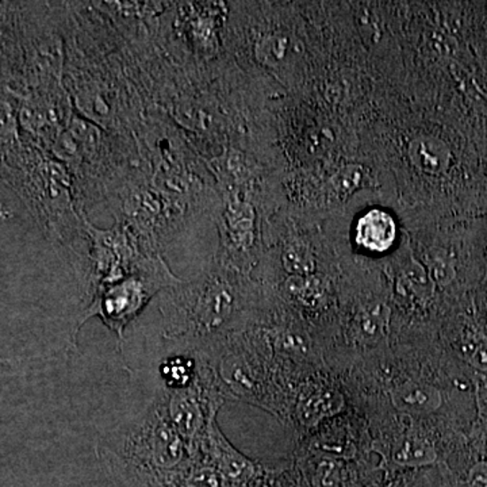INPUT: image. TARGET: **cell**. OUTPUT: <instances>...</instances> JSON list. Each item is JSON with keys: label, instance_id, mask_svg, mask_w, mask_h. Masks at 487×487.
I'll return each instance as SVG.
<instances>
[{"label": "cell", "instance_id": "cell-20", "mask_svg": "<svg viewBox=\"0 0 487 487\" xmlns=\"http://www.w3.org/2000/svg\"><path fill=\"white\" fill-rule=\"evenodd\" d=\"M317 483L320 487H336L337 484V470L332 463H322L317 471Z\"/></svg>", "mask_w": 487, "mask_h": 487}, {"label": "cell", "instance_id": "cell-18", "mask_svg": "<svg viewBox=\"0 0 487 487\" xmlns=\"http://www.w3.org/2000/svg\"><path fill=\"white\" fill-rule=\"evenodd\" d=\"M405 282H406L407 287L414 292L419 294H425L427 296L428 291L430 289V282H428L427 274L424 273L421 267L414 266L407 271L406 275L404 276Z\"/></svg>", "mask_w": 487, "mask_h": 487}, {"label": "cell", "instance_id": "cell-1", "mask_svg": "<svg viewBox=\"0 0 487 487\" xmlns=\"http://www.w3.org/2000/svg\"><path fill=\"white\" fill-rule=\"evenodd\" d=\"M240 307V296L228 266L214 259L194 281L176 284L160 294L164 337L186 338L195 347L221 340Z\"/></svg>", "mask_w": 487, "mask_h": 487}, {"label": "cell", "instance_id": "cell-21", "mask_svg": "<svg viewBox=\"0 0 487 487\" xmlns=\"http://www.w3.org/2000/svg\"><path fill=\"white\" fill-rule=\"evenodd\" d=\"M468 487H487V461L476 463L468 474Z\"/></svg>", "mask_w": 487, "mask_h": 487}, {"label": "cell", "instance_id": "cell-10", "mask_svg": "<svg viewBox=\"0 0 487 487\" xmlns=\"http://www.w3.org/2000/svg\"><path fill=\"white\" fill-rule=\"evenodd\" d=\"M201 373V359L198 352L191 355H176L166 358L161 363L160 375L166 389H186L198 381Z\"/></svg>", "mask_w": 487, "mask_h": 487}, {"label": "cell", "instance_id": "cell-4", "mask_svg": "<svg viewBox=\"0 0 487 487\" xmlns=\"http://www.w3.org/2000/svg\"><path fill=\"white\" fill-rule=\"evenodd\" d=\"M255 210L244 201H230L222 214V256L245 253L255 244Z\"/></svg>", "mask_w": 487, "mask_h": 487}, {"label": "cell", "instance_id": "cell-7", "mask_svg": "<svg viewBox=\"0 0 487 487\" xmlns=\"http://www.w3.org/2000/svg\"><path fill=\"white\" fill-rule=\"evenodd\" d=\"M409 158L413 166L430 175L445 173L451 163L448 146L432 135H421L410 143Z\"/></svg>", "mask_w": 487, "mask_h": 487}, {"label": "cell", "instance_id": "cell-22", "mask_svg": "<svg viewBox=\"0 0 487 487\" xmlns=\"http://www.w3.org/2000/svg\"><path fill=\"white\" fill-rule=\"evenodd\" d=\"M470 363L481 371H487V343H482L470 353Z\"/></svg>", "mask_w": 487, "mask_h": 487}, {"label": "cell", "instance_id": "cell-19", "mask_svg": "<svg viewBox=\"0 0 487 487\" xmlns=\"http://www.w3.org/2000/svg\"><path fill=\"white\" fill-rule=\"evenodd\" d=\"M361 179L360 166H347L344 171H341L337 176H336V182H337L338 191L347 192L352 191L359 182Z\"/></svg>", "mask_w": 487, "mask_h": 487}, {"label": "cell", "instance_id": "cell-5", "mask_svg": "<svg viewBox=\"0 0 487 487\" xmlns=\"http://www.w3.org/2000/svg\"><path fill=\"white\" fill-rule=\"evenodd\" d=\"M212 463L228 481L245 482L252 476L253 468L251 460L241 455L225 437L218 427L217 420L213 421L207 436L206 448L204 458Z\"/></svg>", "mask_w": 487, "mask_h": 487}, {"label": "cell", "instance_id": "cell-14", "mask_svg": "<svg viewBox=\"0 0 487 487\" xmlns=\"http://www.w3.org/2000/svg\"><path fill=\"white\" fill-rule=\"evenodd\" d=\"M386 310L382 306L367 307L356 319L358 333L364 341H376L386 327Z\"/></svg>", "mask_w": 487, "mask_h": 487}, {"label": "cell", "instance_id": "cell-6", "mask_svg": "<svg viewBox=\"0 0 487 487\" xmlns=\"http://www.w3.org/2000/svg\"><path fill=\"white\" fill-rule=\"evenodd\" d=\"M396 238V221L383 210L366 213L356 225V241L371 252H386L393 247Z\"/></svg>", "mask_w": 487, "mask_h": 487}, {"label": "cell", "instance_id": "cell-15", "mask_svg": "<svg viewBox=\"0 0 487 487\" xmlns=\"http://www.w3.org/2000/svg\"><path fill=\"white\" fill-rule=\"evenodd\" d=\"M287 48H289V40L286 37L271 35V37H264L258 43L256 53H258L259 60L271 66V64H276L283 60L287 53Z\"/></svg>", "mask_w": 487, "mask_h": 487}, {"label": "cell", "instance_id": "cell-3", "mask_svg": "<svg viewBox=\"0 0 487 487\" xmlns=\"http://www.w3.org/2000/svg\"><path fill=\"white\" fill-rule=\"evenodd\" d=\"M183 279L174 275L164 261L163 256H148L135 273L127 278L97 287L92 291L91 302L79 314L73 330V341L81 328L89 319H101V321L117 336V345L120 353L125 341V329L130 322L137 319L156 296H160L164 290L182 283Z\"/></svg>", "mask_w": 487, "mask_h": 487}, {"label": "cell", "instance_id": "cell-16", "mask_svg": "<svg viewBox=\"0 0 487 487\" xmlns=\"http://www.w3.org/2000/svg\"><path fill=\"white\" fill-rule=\"evenodd\" d=\"M430 274H432L433 279L438 283L448 284L452 281L455 276V270H453L452 263L450 259L443 253V255H433L430 258Z\"/></svg>", "mask_w": 487, "mask_h": 487}, {"label": "cell", "instance_id": "cell-12", "mask_svg": "<svg viewBox=\"0 0 487 487\" xmlns=\"http://www.w3.org/2000/svg\"><path fill=\"white\" fill-rule=\"evenodd\" d=\"M284 290L290 297L306 307L319 306L324 298L321 279L315 278L314 275L289 276L284 282Z\"/></svg>", "mask_w": 487, "mask_h": 487}, {"label": "cell", "instance_id": "cell-13", "mask_svg": "<svg viewBox=\"0 0 487 487\" xmlns=\"http://www.w3.org/2000/svg\"><path fill=\"white\" fill-rule=\"evenodd\" d=\"M435 450L420 438L409 437L394 451V460L401 466H427L436 460Z\"/></svg>", "mask_w": 487, "mask_h": 487}, {"label": "cell", "instance_id": "cell-9", "mask_svg": "<svg viewBox=\"0 0 487 487\" xmlns=\"http://www.w3.org/2000/svg\"><path fill=\"white\" fill-rule=\"evenodd\" d=\"M394 405L414 413L435 412L442 405V394L429 384L407 382L394 391Z\"/></svg>", "mask_w": 487, "mask_h": 487}, {"label": "cell", "instance_id": "cell-8", "mask_svg": "<svg viewBox=\"0 0 487 487\" xmlns=\"http://www.w3.org/2000/svg\"><path fill=\"white\" fill-rule=\"evenodd\" d=\"M344 406V398L336 390L321 389L310 391L298 405V417L306 427L319 424L321 420L335 416Z\"/></svg>", "mask_w": 487, "mask_h": 487}, {"label": "cell", "instance_id": "cell-2", "mask_svg": "<svg viewBox=\"0 0 487 487\" xmlns=\"http://www.w3.org/2000/svg\"><path fill=\"white\" fill-rule=\"evenodd\" d=\"M114 443L120 461L150 487L173 483L198 461L169 421L158 396L132 424L118 430Z\"/></svg>", "mask_w": 487, "mask_h": 487}, {"label": "cell", "instance_id": "cell-11", "mask_svg": "<svg viewBox=\"0 0 487 487\" xmlns=\"http://www.w3.org/2000/svg\"><path fill=\"white\" fill-rule=\"evenodd\" d=\"M283 270L290 276L313 275L315 270V258L305 241L298 238L289 240L281 255Z\"/></svg>", "mask_w": 487, "mask_h": 487}, {"label": "cell", "instance_id": "cell-17", "mask_svg": "<svg viewBox=\"0 0 487 487\" xmlns=\"http://www.w3.org/2000/svg\"><path fill=\"white\" fill-rule=\"evenodd\" d=\"M274 344H275L276 350L284 353H302L306 348L304 338L290 330L289 332L284 330V332L276 333Z\"/></svg>", "mask_w": 487, "mask_h": 487}]
</instances>
